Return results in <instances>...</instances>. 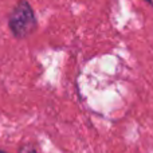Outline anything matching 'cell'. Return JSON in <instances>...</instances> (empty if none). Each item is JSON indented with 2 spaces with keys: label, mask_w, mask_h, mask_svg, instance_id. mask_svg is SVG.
Segmentation results:
<instances>
[{
  "label": "cell",
  "mask_w": 153,
  "mask_h": 153,
  "mask_svg": "<svg viewBox=\"0 0 153 153\" xmlns=\"http://www.w3.org/2000/svg\"><path fill=\"white\" fill-rule=\"evenodd\" d=\"M8 27L15 38L24 39L35 32L38 27L32 7L27 0H19L8 16Z\"/></svg>",
  "instance_id": "cell-1"
},
{
  "label": "cell",
  "mask_w": 153,
  "mask_h": 153,
  "mask_svg": "<svg viewBox=\"0 0 153 153\" xmlns=\"http://www.w3.org/2000/svg\"><path fill=\"white\" fill-rule=\"evenodd\" d=\"M19 153H38V152H36V149L31 145V144H24V145L20 146Z\"/></svg>",
  "instance_id": "cell-2"
},
{
  "label": "cell",
  "mask_w": 153,
  "mask_h": 153,
  "mask_svg": "<svg viewBox=\"0 0 153 153\" xmlns=\"http://www.w3.org/2000/svg\"><path fill=\"white\" fill-rule=\"evenodd\" d=\"M146 3H148V4H151L153 7V0H146Z\"/></svg>",
  "instance_id": "cell-3"
},
{
  "label": "cell",
  "mask_w": 153,
  "mask_h": 153,
  "mask_svg": "<svg viewBox=\"0 0 153 153\" xmlns=\"http://www.w3.org/2000/svg\"><path fill=\"white\" fill-rule=\"evenodd\" d=\"M0 153H8V152H5V151H1V149H0Z\"/></svg>",
  "instance_id": "cell-4"
}]
</instances>
